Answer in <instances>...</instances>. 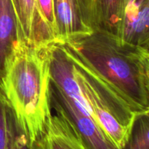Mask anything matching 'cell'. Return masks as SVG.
Listing matches in <instances>:
<instances>
[{
	"label": "cell",
	"mask_w": 149,
	"mask_h": 149,
	"mask_svg": "<svg viewBox=\"0 0 149 149\" xmlns=\"http://www.w3.org/2000/svg\"><path fill=\"white\" fill-rule=\"evenodd\" d=\"M18 40L15 13L11 0H0V80L7 58Z\"/></svg>",
	"instance_id": "cell-8"
},
{
	"label": "cell",
	"mask_w": 149,
	"mask_h": 149,
	"mask_svg": "<svg viewBox=\"0 0 149 149\" xmlns=\"http://www.w3.org/2000/svg\"><path fill=\"white\" fill-rule=\"evenodd\" d=\"M83 23L88 28L96 26V0H77Z\"/></svg>",
	"instance_id": "cell-13"
},
{
	"label": "cell",
	"mask_w": 149,
	"mask_h": 149,
	"mask_svg": "<svg viewBox=\"0 0 149 149\" xmlns=\"http://www.w3.org/2000/svg\"><path fill=\"white\" fill-rule=\"evenodd\" d=\"M16 126L14 113L0 92V149H9Z\"/></svg>",
	"instance_id": "cell-11"
},
{
	"label": "cell",
	"mask_w": 149,
	"mask_h": 149,
	"mask_svg": "<svg viewBox=\"0 0 149 149\" xmlns=\"http://www.w3.org/2000/svg\"><path fill=\"white\" fill-rule=\"evenodd\" d=\"M49 94L65 111L90 149H117L110 142L95 121L84 114L63 93L49 81Z\"/></svg>",
	"instance_id": "cell-6"
},
{
	"label": "cell",
	"mask_w": 149,
	"mask_h": 149,
	"mask_svg": "<svg viewBox=\"0 0 149 149\" xmlns=\"http://www.w3.org/2000/svg\"><path fill=\"white\" fill-rule=\"evenodd\" d=\"M47 45L16 41L7 58L0 92L10 104L29 147L39 138L52 112Z\"/></svg>",
	"instance_id": "cell-2"
},
{
	"label": "cell",
	"mask_w": 149,
	"mask_h": 149,
	"mask_svg": "<svg viewBox=\"0 0 149 149\" xmlns=\"http://www.w3.org/2000/svg\"><path fill=\"white\" fill-rule=\"evenodd\" d=\"M61 44L119 92L138 114L149 113V48L101 29Z\"/></svg>",
	"instance_id": "cell-1"
},
{
	"label": "cell",
	"mask_w": 149,
	"mask_h": 149,
	"mask_svg": "<svg viewBox=\"0 0 149 149\" xmlns=\"http://www.w3.org/2000/svg\"><path fill=\"white\" fill-rule=\"evenodd\" d=\"M52 112L30 149H90L65 111L49 94Z\"/></svg>",
	"instance_id": "cell-4"
},
{
	"label": "cell",
	"mask_w": 149,
	"mask_h": 149,
	"mask_svg": "<svg viewBox=\"0 0 149 149\" xmlns=\"http://www.w3.org/2000/svg\"><path fill=\"white\" fill-rule=\"evenodd\" d=\"M49 81L61 90L84 114L92 116L74 73V65L58 42H51L47 49ZM93 117V116H92Z\"/></svg>",
	"instance_id": "cell-5"
},
{
	"label": "cell",
	"mask_w": 149,
	"mask_h": 149,
	"mask_svg": "<svg viewBox=\"0 0 149 149\" xmlns=\"http://www.w3.org/2000/svg\"><path fill=\"white\" fill-rule=\"evenodd\" d=\"M56 26V42L63 43L68 38L91 32L84 24L77 0H53Z\"/></svg>",
	"instance_id": "cell-7"
},
{
	"label": "cell",
	"mask_w": 149,
	"mask_h": 149,
	"mask_svg": "<svg viewBox=\"0 0 149 149\" xmlns=\"http://www.w3.org/2000/svg\"><path fill=\"white\" fill-rule=\"evenodd\" d=\"M9 149H30L27 138L19 129L17 123Z\"/></svg>",
	"instance_id": "cell-14"
},
{
	"label": "cell",
	"mask_w": 149,
	"mask_h": 149,
	"mask_svg": "<svg viewBox=\"0 0 149 149\" xmlns=\"http://www.w3.org/2000/svg\"><path fill=\"white\" fill-rule=\"evenodd\" d=\"M125 149H149V113L135 118Z\"/></svg>",
	"instance_id": "cell-12"
},
{
	"label": "cell",
	"mask_w": 149,
	"mask_h": 149,
	"mask_svg": "<svg viewBox=\"0 0 149 149\" xmlns=\"http://www.w3.org/2000/svg\"><path fill=\"white\" fill-rule=\"evenodd\" d=\"M15 13L18 40L33 45L36 0H11Z\"/></svg>",
	"instance_id": "cell-9"
},
{
	"label": "cell",
	"mask_w": 149,
	"mask_h": 149,
	"mask_svg": "<svg viewBox=\"0 0 149 149\" xmlns=\"http://www.w3.org/2000/svg\"><path fill=\"white\" fill-rule=\"evenodd\" d=\"M61 45L74 65L76 78L93 119L116 148L125 149L135 118L140 114L119 92Z\"/></svg>",
	"instance_id": "cell-3"
},
{
	"label": "cell",
	"mask_w": 149,
	"mask_h": 149,
	"mask_svg": "<svg viewBox=\"0 0 149 149\" xmlns=\"http://www.w3.org/2000/svg\"><path fill=\"white\" fill-rule=\"evenodd\" d=\"M122 1L96 0V29H104L116 34L122 12Z\"/></svg>",
	"instance_id": "cell-10"
}]
</instances>
